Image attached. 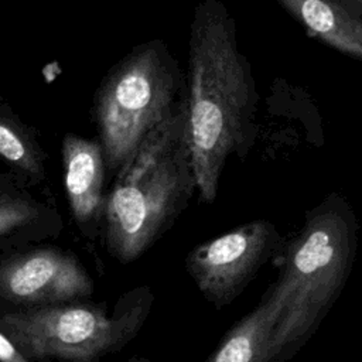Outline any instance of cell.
<instances>
[{
  "label": "cell",
  "mask_w": 362,
  "mask_h": 362,
  "mask_svg": "<svg viewBox=\"0 0 362 362\" xmlns=\"http://www.w3.org/2000/svg\"><path fill=\"white\" fill-rule=\"evenodd\" d=\"M352 7H355L358 11L362 13V0H346Z\"/></svg>",
  "instance_id": "5bb4252c"
},
{
  "label": "cell",
  "mask_w": 362,
  "mask_h": 362,
  "mask_svg": "<svg viewBox=\"0 0 362 362\" xmlns=\"http://www.w3.org/2000/svg\"><path fill=\"white\" fill-rule=\"evenodd\" d=\"M187 129L195 188L204 204L218 195L226 161L245 158L255 139L259 95L236 24L221 0L195 6L185 78Z\"/></svg>",
  "instance_id": "6da1fadb"
},
{
  "label": "cell",
  "mask_w": 362,
  "mask_h": 362,
  "mask_svg": "<svg viewBox=\"0 0 362 362\" xmlns=\"http://www.w3.org/2000/svg\"><path fill=\"white\" fill-rule=\"evenodd\" d=\"M0 361L4 362H28L27 358L18 351L13 341L0 329Z\"/></svg>",
  "instance_id": "4fadbf2b"
},
{
  "label": "cell",
  "mask_w": 362,
  "mask_h": 362,
  "mask_svg": "<svg viewBox=\"0 0 362 362\" xmlns=\"http://www.w3.org/2000/svg\"><path fill=\"white\" fill-rule=\"evenodd\" d=\"M358 218L345 197L328 194L307 211L297 235L281 247L272 284L283 314L270 345V362L293 358L311 339L346 286L358 252Z\"/></svg>",
  "instance_id": "7a4b0ae2"
},
{
  "label": "cell",
  "mask_w": 362,
  "mask_h": 362,
  "mask_svg": "<svg viewBox=\"0 0 362 362\" xmlns=\"http://www.w3.org/2000/svg\"><path fill=\"white\" fill-rule=\"evenodd\" d=\"M93 280L82 263L55 246H25L0 256V301L34 307L83 300Z\"/></svg>",
  "instance_id": "52a82bcc"
},
{
  "label": "cell",
  "mask_w": 362,
  "mask_h": 362,
  "mask_svg": "<svg viewBox=\"0 0 362 362\" xmlns=\"http://www.w3.org/2000/svg\"><path fill=\"white\" fill-rule=\"evenodd\" d=\"M153 298L150 287L140 286L123 294L112 314L106 304L81 300L16 307L0 313V329L27 361L90 362L120 351L137 335Z\"/></svg>",
  "instance_id": "5b68a950"
},
{
  "label": "cell",
  "mask_w": 362,
  "mask_h": 362,
  "mask_svg": "<svg viewBox=\"0 0 362 362\" xmlns=\"http://www.w3.org/2000/svg\"><path fill=\"white\" fill-rule=\"evenodd\" d=\"M283 243L273 222L250 221L194 246L185 257V269L202 297L222 310L243 293Z\"/></svg>",
  "instance_id": "8992f818"
},
{
  "label": "cell",
  "mask_w": 362,
  "mask_h": 362,
  "mask_svg": "<svg viewBox=\"0 0 362 362\" xmlns=\"http://www.w3.org/2000/svg\"><path fill=\"white\" fill-rule=\"evenodd\" d=\"M0 160L25 182L44 181L47 156L33 132L0 100Z\"/></svg>",
  "instance_id": "7c38bea8"
},
{
  "label": "cell",
  "mask_w": 362,
  "mask_h": 362,
  "mask_svg": "<svg viewBox=\"0 0 362 362\" xmlns=\"http://www.w3.org/2000/svg\"><path fill=\"white\" fill-rule=\"evenodd\" d=\"M64 182L72 216L83 230L95 226L105 209L106 163L99 140L66 133L62 140Z\"/></svg>",
  "instance_id": "ba28073f"
},
{
  "label": "cell",
  "mask_w": 362,
  "mask_h": 362,
  "mask_svg": "<svg viewBox=\"0 0 362 362\" xmlns=\"http://www.w3.org/2000/svg\"><path fill=\"white\" fill-rule=\"evenodd\" d=\"M185 102V78L165 42L133 48L100 83L93 106L106 171L117 174L144 139Z\"/></svg>",
  "instance_id": "277c9868"
},
{
  "label": "cell",
  "mask_w": 362,
  "mask_h": 362,
  "mask_svg": "<svg viewBox=\"0 0 362 362\" xmlns=\"http://www.w3.org/2000/svg\"><path fill=\"white\" fill-rule=\"evenodd\" d=\"M62 229L59 212L37 199L16 174H0V249H20Z\"/></svg>",
  "instance_id": "9c48e42d"
},
{
  "label": "cell",
  "mask_w": 362,
  "mask_h": 362,
  "mask_svg": "<svg viewBox=\"0 0 362 362\" xmlns=\"http://www.w3.org/2000/svg\"><path fill=\"white\" fill-rule=\"evenodd\" d=\"M313 37L362 62V13L346 0H277Z\"/></svg>",
  "instance_id": "30bf717a"
},
{
  "label": "cell",
  "mask_w": 362,
  "mask_h": 362,
  "mask_svg": "<svg viewBox=\"0 0 362 362\" xmlns=\"http://www.w3.org/2000/svg\"><path fill=\"white\" fill-rule=\"evenodd\" d=\"M197 192L187 129V96L115 175L106 197L105 243L120 263L147 252Z\"/></svg>",
  "instance_id": "3957f363"
},
{
  "label": "cell",
  "mask_w": 362,
  "mask_h": 362,
  "mask_svg": "<svg viewBox=\"0 0 362 362\" xmlns=\"http://www.w3.org/2000/svg\"><path fill=\"white\" fill-rule=\"evenodd\" d=\"M283 314V300L274 286L257 305L238 320L206 358L208 362H270V345Z\"/></svg>",
  "instance_id": "8fae6325"
}]
</instances>
